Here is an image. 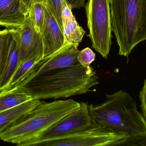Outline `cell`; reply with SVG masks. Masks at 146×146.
Returning <instances> with one entry per match:
<instances>
[{"label":"cell","mask_w":146,"mask_h":146,"mask_svg":"<svg viewBox=\"0 0 146 146\" xmlns=\"http://www.w3.org/2000/svg\"><path fill=\"white\" fill-rule=\"evenodd\" d=\"M98 80L92 66L86 67L79 63L33 76L19 87L33 99H58L96 91L92 88L99 84Z\"/></svg>","instance_id":"obj_1"},{"label":"cell","mask_w":146,"mask_h":146,"mask_svg":"<svg viewBox=\"0 0 146 146\" xmlns=\"http://www.w3.org/2000/svg\"><path fill=\"white\" fill-rule=\"evenodd\" d=\"M80 105V103L71 99L50 103L41 101L34 109L3 132L0 139L18 146H29L42 133Z\"/></svg>","instance_id":"obj_2"},{"label":"cell","mask_w":146,"mask_h":146,"mask_svg":"<svg viewBox=\"0 0 146 146\" xmlns=\"http://www.w3.org/2000/svg\"><path fill=\"white\" fill-rule=\"evenodd\" d=\"M106 99L103 103L88 105L94 124L105 126L125 137L146 130L145 118L128 93L120 90L106 94Z\"/></svg>","instance_id":"obj_3"},{"label":"cell","mask_w":146,"mask_h":146,"mask_svg":"<svg viewBox=\"0 0 146 146\" xmlns=\"http://www.w3.org/2000/svg\"><path fill=\"white\" fill-rule=\"evenodd\" d=\"M111 30L119 45L118 55L128 57L146 40V0H110Z\"/></svg>","instance_id":"obj_4"},{"label":"cell","mask_w":146,"mask_h":146,"mask_svg":"<svg viewBox=\"0 0 146 146\" xmlns=\"http://www.w3.org/2000/svg\"><path fill=\"white\" fill-rule=\"evenodd\" d=\"M85 7L92 47L106 59L112 44L110 0H88Z\"/></svg>","instance_id":"obj_5"},{"label":"cell","mask_w":146,"mask_h":146,"mask_svg":"<svg viewBox=\"0 0 146 146\" xmlns=\"http://www.w3.org/2000/svg\"><path fill=\"white\" fill-rule=\"evenodd\" d=\"M125 137L105 126L94 124L87 129L45 141L38 146H119Z\"/></svg>","instance_id":"obj_6"},{"label":"cell","mask_w":146,"mask_h":146,"mask_svg":"<svg viewBox=\"0 0 146 146\" xmlns=\"http://www.w3.org/2000/svg\"><path fill=\"white\" fill-rule=\"evenodd\" d=\"M79 108L67 115L43 132L30 143L29 146L73 134L87 129L94 125L87 102H80Z\"/></svg>","instance_id":"obj_7"},{"label":"cell","mask_w":146,"mask_h":146,"mask_svg":"<svg viewBox=\"0 0 146 146\" xmlns=\"http://www.w3.org/2000/svg\"><path fill=\"white\" fill-rule=\"evenodd\" d=\"M79 51L77 45L64 44L60 49L49 55L43 57L37 62L30 70L26 79L22 82L33 76L51 70L79 64L77 60Z\"/></svg>","instance_id":"obj_8"},{"label":"cell","mask_w":146,"mask_h":146,"mask_svg":"<svg viewBox=\"0 0 146 146\" xmlns=\"http://www.w3.org/2000/svg\"><path fill=\"white\" fill-rule=\"evenodd\" d=\"M19 66L33 57L40 59L43 56V44L41 33L34 27L31 16H26L23 25L18 29Z\"/></svg>","instance_id":"obj_9"},{"label":"cell","mask_w":146,"mask_h":146,"mask_svg":"<svg viewBox=\"0 0 146 146\" xmlns=\"http://www.w3.org/2000/svg\"><path fill=\"white\" fill-rule=\"evenodd\" d=\"M44 20L40 32L43 44V57L54 53L61 48L64 43L63 30L53 15L48 3L44 1Z\"/></svg>","instance_id":"obj_10"},{"label":"cell","mask_w":146,"mask_h":146,"mask_svg":"<svg viewBox=\"0 0 146 146\" xmlns=\"http://www.w3.org/2000/svg\"><path fill=\"white\" fill-rule=\"evenodd\" d=\"M25 17L19 0H0V26L9 30L19 29Z\"/></svg>","instance_id":"obj_11"},{"label":"cell","mask_w":146,"mask_h":146,"mask_svg":"<svg viewBox=\"0 0 146 146\" xmlns=\"http://www.w3.org/2000/svg\"><path fill=\"white\" fill-rule=\"evenodd\" d=\"M18 29H13V36L7 57L0 81V91L8 84L19 66V47L18 42Z\"/></svg>","instance_id":"obj_12"},{"label":"cell","mask_w":146,"mask_h":146,"mask_svg":"<svg viewBox=\"0 0 146 146\" xmlns=\"http://www.w3.org/2000/svg\"><path fill=\"white\" fill-rule=\"evenodd\" d=\"M72 10L66 5L62 11L64 44L74 45L78 46L81 42L86 31L77 23Z\"/></svg>","instance_id":"obj_13"},{"label":"cell","mask_w":146,"mask_h":146,"mask_svg":"<svg viewBox=\"0 0 146 146\" xmlns=\"http://www.w3.org/2000/svg\"><path fill=\"white\" fill-rule=\"evenodd\" d=\"M41 101L39 99H33L0 112V135L18 119L37 106Z\"/></svg>","instance_id":"obj_14"},{"label":"cell","mask_w":146,"mask_h":146,"mask_svg":"<svg viewBox=\"0 0 146 146\" xmlns=\"http://www.w3.org/2000/svg\"><path fill=\"white\" fill-rule=\"evenodd\" d=\"M33 99L30 94L19 87L0 91V112Z\"/></svg>","instance_id":"obj_15"},{"label":"cell","mask_w":146,"mask_h":146,"mask_svg":"<svg viewBox=\"0 0 146 146\" xmlns=\"http://www.w3.org/2000/svg\"><path fill=\"white\" fill-rule=\"evenodd\" d=\"M40 60L38 57H33L20 65L8 84L2 91L19 87L26 79L32 68Z\"/></svg>","instance_id":"obj_16"},{"label":"cell","mask_w":146,"mask_h":146,"mask_svg":"<svg viewBox=\"0 0 146 146\" xmlns=\"http://www.w3.org/2000/svg\"><path fill=\"white\" fill-rule=\"evenodd\" d=\"M13 36L12 30H0V81Z\"/></svg>","instance_id":"obj_17"},{"label":"cell","mask_w":146,"mask_h":146,"mask_svg":"<svg viewBox=\"0 0 146 146\" xmlns=\"http://www.w3.org/2000/svg\"><path fill=\"white\" fill-rule=\"evenodd\" d=\"M28 15L32 19L35 29L38 32H41L44 18L43 0H33Z\"/></svg>","instance_id":"obj_18"},{"label":"cell","mask_w":146,"mask_h":146,"mask_svg":"<svg viewBox=\"0 0 146 146\" xmlns=\"http://www.w3.org/2000/svg\"><path fill=\"white\" fill-rule=\"evenodd\" d=\"M49 6L50 8L61 28L63 30L62 13L64 7L67 5L66 0H44Z\"/></svg>","instance_id":"obj_19"},{"label":"cell","mask_w":146,"mask_h":146,"mask_svg":"<svg viewBox=\"0 0 146 146\" xmlns=\"http://www.w3.org/2000/svg\"><path fill=\"white\" fill-rule=\"evenodd\" d=\"M119 146H146V130L125 137Z\"/></svg>","instance_id":"obj_20"},{"label":"cell","mask_w":146,"mask_h":146,"mask_svg":"<svg viewBox=\"0 0 146 146\" xmlns=\"http://www.w3.org/2000/svg\"><path fill=\"white\" fill-rule=\"evenodd\" d=\"M95 55L88 47L79 51L77 55V60L79 63L84 67L91 66V64L95 59Z\"/></svg>","instance_id":"obj_21"},{"label":"cell","mask_w":146,"mask_h":146,"mask_svg":"<svg viewBox=\"0 0 146 146\" xmlns=\"http://www.w3.org/2000/svg\"><path fill=\"white\" fill-rule=\"evenodd\" d=\"M139 98L141 102V107L142 113L146 120V79L144 82L143 87L140 92Z\"/></svg>","instance_id":"obj_22"},{"label":"cell","mask_w":146,"mask_h":146,"mask_svg":"<svg viewBox=\"0 0 146 146\" xmlns=\"http://www.w3.org/2000/svg\"><path fill=\"white\" fill-rule=\"evenodd\" d=\"M21 12L25 15H28L33 0H19Z\"/></svg>","instance_id":"obj_23"},{"label":"cell","mask_w":146,"mask_h":146,"mask_svg":"<svg viewBox=\"0 0 146 146\" xmlns=\"http://www.w3.org/2000/svg\"><path fill=\"white\" fill-rule=\"evenodd\" d=\"M85 0H66L68 6L71 9H79L85 6Z\"/></svg>","instance_id":"obj_24"}]
</instances>
